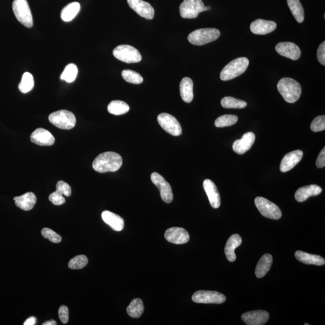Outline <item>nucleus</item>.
I'll use <instances>...</instances> for the list:
<instances>
[{"label": "nucleus", "mask_w": 325, "mask_h": 325, "mask_svg": "<svg viewBox=\"0 0 325 325\" xmlns=\"http://www.w3.org/2000/svg\"><path fill=\"white\" fill-rule=\"evenodd\" d=\"M242 243L241 237L233 235L229 238L225 247V254L229 261L234 262L236 260L235 249Z\"/></svg>", "instance_id": "25"}, {"label": "nucleus", "mask_w": 325, "mask_h": 325, "mask_svg": "<svg viewBox=\"0 0 325 325\" xmlns=\"http://www.w3.org/2000/svg\"><path fill=\"white\" fill-rule=\"evenodd\" d=\"M121 74L122 77L126 82L132 83V84L139 85L144 81V79H143L141 75L136 72L131 71V70H124Z\"/></svg>", "instance_id": "37"}, {"label": "nucleus", "mask_w": 325, "mask_h": 325, "mask_svg": "<svg viewBox=\"0 0 325 325\" xmlns=\"http://www.w3.org/2000/svg\"><path fill=\"white\" fill-rule=\"evenodd\" d=\"M179 90L182 100L187 103H191L194 99V83L192 80L189 77L182 79Z\"/></svg>", "instance_id": "27"}, {"label": "nucleus", "mask_w": 325, "mask_h": 325, "mask_svg": "<svg viewBox=\"0 0 325 325\" xmlns=\"http://www.w3.org/2000/svg\"><path fill=\"white\" fill-rule=\"evenodd\" d=\"M42 235L44 238H47L51 242L58 243L62 240L61 236L54 232V231L48 228L43 229L41 231Z\"/></svg>", "instance_id": "39"}, {"label": "nucleus", "mask_w": 325, "mask_h": 325, "mask_svg": "<svg viewBox=\"0 0 325 325\" xmlns=\"http://www.w3.org/2000/svg\"><path fill=\"white\" fill-rule=\"evenodd\" d=\"M144 303L139 298L134 299L127 308V313L132 318H139L144 313Z\"/></svg>", "instance_id": "30"}, {"label": "nucleus", "mask_w": 325, "mask_h": 325, "mask_svg": "<svg viewBox=\"0 0 325 325\" xmlns=\"http://www.w3.org/2000/svg\"><path fill=\"white\" fill-rule=\"evenodd\" d=\"M303 152L301 150L293 151L292 152L287 153L283 157L280 165V171L282 173L289 171L295 167L301 162L303 157Z\"/></svg>", "instance_id": "19"}, {"label": "nucleus", "mask_w": 325, "mask_h": 325, "mask_svg": "<svg viewBox=\"0 0 325 325\" xmlns=\"http://www.w3.org/2000/svg\"><path fill=\"white\" fill-rule=\"evenodd\" d=\"M311 130L313 132L324 131L325 130V116L316 117L311 124Z\"/></svg>", "instance_id": "40"}, {"label": "nucleus", "mask_w": 325, "mask_h": 325, "mask_svg": "<svg viewBox=\"0 0 325 325\" xmlns=\"http://www.w3.org/2000/svg\"><path fill=\"white\" fill-rule=\"evenodd\" d=\"M35 85L33 75L29 72H25L22 75V81H21L18 88L20 92L23 93H27L33 89Z\"/></svg>", "instance_id": "33"}, {"label": "nucleus", "mask_w": 325, "mask_h": 325, "mask_svg": "<svg viewBox=\"0 0 325 325\" xmlns=\"http://www.w3.org/2000/svg\"><path fill=\"white\" fill-rule=\"evenodd\" d=\"M275 49L280 55L297 61L300 58L301 51L299 46L290 42H284L278 43Z\"/></svg>", "instance_id": "14"}, {"label": "nucleus", "mask_w": 325, "mask_h": 325, "mask_svg": "<svg viewBox=\"0 0 325 325\" xmlns=\"http://www.w3.org/2000/svg\"><path fill=\"white\" fill-rule=\"evenodd\" d=\"M305 325H309V324H305Z\"/></svg>", "instance_id": "48"}, {"label": "nucleus", "mask_w": 325, "mask_h": 325, "mask_svg": "<svg viewBox=\"0 0 325 325\" xmlns=\"http://www.w3.org/2000/svg\"><path fill=\"white\" fill-rule=\"evenodd\" d=\"M122 158L118 153L103 152L97 156L92 163L93 170L100 173L116 172L122 165Z\"/></svg>", "instance_id": "1"}, {"label": "nucleus", "mask_w": 325, "mask_h": 325, "mask_svg": "<svg viewBox=\"0 0 325 325\" xmlns=\"http://www.w3.org/2000/svg\"><path fill=\"white\" fill-rule=\"evenodd\" d=\"M296 259L299 261L303 262L305 264H313L316 266H323L325 263V260L323 257L317 255L310 254L306 252L297 251L295 254Z\"/></svg>", "instance_id": "26"}, {"label": "nucleus", "mask_w": 325, "mask_h": 325, "mask_svg": "<svg viewBox=\"0 0 325 325\" xmlns=\"http://www.w3.org/2000/svg\"><path fill=\"white\" fill-rule=\"evenodd\" d=\"M241 319L248 325H262L269 321V314L264 310L249 311L243 314Z\"/></svg>", "instance_id": "15"}, {"label": "nucleus", "mask_w": 325, "mask_h": 325, "mask_svg": "<svg viewBox=\"0 0 325 325\" xmlns=\"http://www.w3.org/2000/svg\"><path fill=\"white\" fill-rule=\"evenodd\" d=\"M192 300L198 303L220 304L225 303L226 297L223 294L214 291L200 290L194 294Z\"/></svg>", "instance_id": "11"}, {"label": "nucleus", "mask_w": 325, "mask_h": 325, "mask_svg": "<svg viewBox=\"0 0 325 325\" xmlns=\"http://www.w3.org/2000/svg\"><path fill=\"white\" fill-rule=\"evenodd\" d=\"M322 192L321 187L315 184L302 187L296 191L295 199L298 202H303L305 201L309 197L321 194Z\"/></svg>", "instance_id": "22"}, {"label": "nucleus", "mask_w": 325, "mask_h": 325, "mask_svg": "<svg viewBox=\"0 0 325 325\" xmlns=\"http://www.w3.org/2000/svg\"><path fill=\"white\" fill-rule=\"evenodd\" d=\"M49 121L60 129L71 130L76 124V118L68 110H61L49 114Z\"/></svg>", "instance_id": "6"}, {"label": "nucleus", "mask_w": 325, "mask_h": 325, "mask_svg": "<svg viewBox=\"0 0 325 325\" xmlns=\"http://www.w3.org/2000/svg\"><path fill=\"white\" fill-rule=\"evenodd\" d=\"M316 166L318 168H323L325 166V148L322 150L317 157Z\"/></svg>", "instance_id": "45"}, {"label": "nucleus", "mask_w": 325, "mask_h": 325, "mask_svg": "<svg viewBox=\"0 0 325 325\" xmlns=\"http://www.w3.org/2000/svg\"><path fill=\"white\" fill-rule=\"evenodd\" d=\"M249 61L246 57H239L233 60L223 67L220 78L222 81H229L240 76L246 71Z\"/></svg>", "instance_id": "3"}, {"label": "nucleus", "mask_w": 325, "mask_h": 325, "mask_svg": "<svg viewBox=\"0 0 325 325\" xmlns=\"http://www.w3.org/2000/svg\"><path fill=\"white\" fill-rule=\"evenodd\" d=\"M36 322H37V319L36 317H30L24 322V325H34L36 324Z\"/></svg>", "instance_id": "46"}, {"label": "nucleus", "mask_w": 325, "mask_h": 325, "mask_svg": "<svg viewBox=\"0 0 325 325\" xmlns=\"http://www.w3.org/2000/svg\"><path fill=\"white\" fill-rule=\"evenodd\" d=\"M277 27L276 23L272 21L259 19L252 22L250 29L256 35H264L274 32Z\"/></svg>", "instance_id": "20"}, {"label": "nucleus", "mask_w": 325, "mask_h": 325, "mask_svg": "<svg viewBox=\"0 0 325 325\" xmlns=\"http://www.w3.org/2000/svg\"><path fill=\"white\" fill-rule=\"evenodd\" d=\"M113 56L119 61L127 64L137 63L141 61L142 55L133 46L121 45L117 46L113 51Z\"/></svg>", "instance_id": "8"}, {"label": "nucleus", "mask_w": 325, "mask_h": 325, "mask_svg": "<svg viewBox=\"0 0 325 325\" xmlns=\"http://www.w3.org/2000/svg\"><path fill=\"white\" fill-rule=\"evenodd\" d=\"M102 219L107 224L110 226L113 230L121 231L124 227V220L123 218L110 211H104L101 215Z\"/></svg>", "instance_id": "23"}, {"label": "nucleus", "mask_w": 325, "mask_h": 325, "mask_svg": "<svg viewBox=\"0 0 325 325\" xmlns=\"http://www.w3.org/2000/svg\"><path fill=\"white\" fill-rule=\"evenodd\" d=\"M317 59L322 65H325V42H323L317 49Z\"/></svg>", "instance_id": "44"}, {"label": "nucleus", "mask_w": 325, "mask_h": 325, "mask_svg": "<svg viewBox=\"0 0 325 325\" xmlns=\"http://www.w3.org/2000/svg\"><path fill=\"white\" fill-rule=\"evenodd\" d=\"M108 110L109 113L114 115H122L128 112L130 107L124 101L114 100L109 104Z\"/></svg>", "instance_id": "32"}, {"label": "nucleus", "mask_w": 325, "mask_h": 325, "mask_svg": "<svg viewBox=\"0 0 325 325\" xmlns=\"http://www.w3.org/2000/svg\"><path fill=\"white\" fill-rule=\"evenodd\" d=\"M220 35V31L217 28H201L190 33L187 39L193 45L201 46L217 40Z\"/></svg>", "instance_id": "4"}, {"label": "nucleus", "mask_w": 325, "mask_h": 325, "mask_svg": "<svg viewBox=\"0 0 325 325\" xmlns=\"http://www.w3.org/2000/svg\"><path fill=\"white\" fill-rule=\"evenodd\" d=\"M203 187L210 205L214 209H218L220 207L221 201L219 192L217 186L212 180L207 179L204 181Z\"/></svg>", "instance_id": "21"}, {"label": "nucleus", "mask_w": 325, "mask_h": 325, "mask_svg": "<svg viewBox=\"0 0 325 325\" xmlns=\"http://www.w3.org/2000/svg\"><path fill=\"white\" fill-rule=\"evenodd\" d=\"M30 140L34 144L40 146H51L55 142V138L50 132L43 128L35 130L31 134Z\"/></svg>", "instance_id": "17"}, {"label": "nucleus", "mask_w": 325, "mask_h": 325, "mask_svg": "<svg viewBox=\"0 0 325 325\" xmlns=\"http://www.w3.org/2000/svg\"><path fill=\"white\" fill-rule=\"evenodd\" d=\"M221 105L225 108H243L247 106V103L233 97H226L221 100Z\"/></svg>", "instance_id": "34"}, {"label": "nucleus", "mask_w": 325, "mask_h": 325, "mask_svg": "<svg viewBox=\"0 0 325 325\" xmlns=\"http://www.w3.org/2000/svg\"><path fill=\"white\" fill-rule=\"evenodd\" d=\"M166 240L173 244H184L188 242L190 236L188 232L183 228L173 227L168 229L165 234Z\"/></svg>", "instance_id": "16"}, {"label": "nucleus", "mask_w": 325, "mask_h": 325, "mask_svg": "<svg viewBox=\"0 0 325 325\" xmlns=\"http://www.w3.org/2000/svg\"><path fill=\"white\" fill-rule=\"evenodd\" d=\"M57 323L55 321H54V320H51V321H49L47 322H45V323H43V325H56Z\"/></svg>", "instance_id": "47"}, {"label": "nucleus", "mask_w": 325, "mask_h": 325, "mask_svg": "<svg viewBox=\"0 0 325 325\" xmlns=\"http://www.w3.org/2000/svg\"><path fill=\"white\" fill-rule=\"evenodd\" d=\"M238 121V117L233 114H224L216 119L215 125L218 128L232 126Z\"/></svg>", "instance_id": "35"}, {"label": "nucleus", "mask_w": 325, "mask_h": 325, "mask_svg": "<svg viewBox=\"0 0 325 325\" xmlns=\"http://www.w3.org/2000/svg\"><path fill=\"white\" fill-rule=\"evenodd\" d=\"M59 316L63 324H66L69 321V310L66 306L62 305L59 309Z\"/></svg>", "instance_id": "43"}, {"label": "nucleus", "mask_w": 325, "mask_h": 325, "mask_svg": "<svg viewBox=\"0 0 325 325\" xmlns=\"http://www.w3.org/2000/svg\"><path fill=\"white\" fill-rule=\"evenodd\" d=\"M87 257L83 256V255H80V256L75 257L70 260L68 266L71 269H81L87 266Z\"/></svg>", "instance_id": "38"}, {"label": "nucleus", "mask_w": 325, "mask_h": 325, "mask_svg": "<svg viewBox=\"0 0 325 325\" xmlns=\"http://www.w3.org/2000/svg\"><path fill=\"white\" fill-rule=\"evenodd\" d=\"M49 200L55 205H63L66 201L63 195L57 193L56 191L49 195Z\"/></svg>", "instance_id": "42"}, {"label": "nucleus", "mask_w": 325, "mask_h": 325, "mask_svg": "<svg viewBox=\"0 0 325 325\" xmlns=\"http://www.w3.org/2000/svg\"><path fill=\"white\" fill-rule=\"evenodd\" d=\"M211 10V7L205 6L202 0H184L179 6V13L182 18L194 19L201 12Z\"/></svg>", "instance_id": "5"}, {"label": "nucleus", "mask_w": 325, "mask_h": 325, "mask_svg": "<svg viewBox=\"0 0 325 325\" xmlns=\"http://www.w3.org/2000/svg\"><path fill=\"white\" fill-rule=\"evenodd\" d=\"M255 204L261 214L270 219L278 220L282 217V212L276 204L262 197H257Z\"/></svg>", "instance_id": "9"}, {"label": "nucleus", "mask_w": 325, "mask_h": 325, "mask_svg": "<svg viewBox=\"0 0 325 325\" xmlns=\"http://www.w3.org/2000/svg\"><path fill=\"white\" fill-rule=\"evenodd\" d=\"M129 6L140 17L147 20H152L154 17V9L149 2L143 0H127Z\"/></svg>", "instance_id": "13"}, {"label": "nucleus", "mask_w": 325, "mask_h": 325, "mask_svg": "<svg viewBox=\"0 0 325 325\" xmlns=\"http://www.w3.org/2000/svg\"><path fill=\"white\" fill-rule=\"evenodd\" d=\"M157 121L162 128L168 133L174 136H180L182 128L180 124L175 117L170 114L163 113L157 117Z\"/></svg>", "instance_id": "10"}, {"label": "nucleus", "mask_w": 325, "mask_h": 325, "mask_svg": "<svg viewBox=\"0 0 325 325\" xmlns=\"http://www.w3.org/2000/svg\"><path fill=\"white\" fill-rule=\"evenodd\" d=\"M256 136L252 132H246L240 139L236 140L233 145L234 152L238 154H243L248 152L254 145Z\"/></svg>", "instance_id": "18"}, {"label": "nucleus", "mask_w": 325, "mask_h": 325, "mask_svg": "<svg viewBox=\"0 0 325 325\" xmlns=\"http://www.w3.org/2000/svg\"><path fill=\"white\" fill-rule=\"evenodd\" d=\"M272 262L273 258L271 255L266 254L262 256L256 266V272H255L256 277L259 278L264 277L269 271Z\"/></svg>", "instance_id": "28"}, {"label": "nucleus", "mask_w": 325, "mask_h": 325, "mask_svg": "<svg viewBox=\"0 0 325 325\" xmlns=\"http://www.w3.org/2000/svg\"><path fill=\"white\" fill-rule=\"evenodd\" d=\"M77 74L78 68L76 65L73 64H69L65 67L61 79L67 83H72L76 79Z\"/></svg>", "instance_id": "36"}, {"label": "nucleus", "mask_w": 325, "mask_h": 325, "mask_svg": "<svg viewBox=\"0 0 325 325\" xmlns=\"http://www.w3.org/2000/svg\"><path fill=\"white\" fill-rule=\"evenodd\" d=\"M153 184L160 190L161 197L166 203L170 204L173 201V196L171 186L163 176L157 173H153L151 176Z\"/></svg>", "instance_id": "12"}, {"label": "nucleus", "mask_w": 325, "mask_h": 325, "mask_svg": "<svg viewBox=\"0 0 325 325\" xmlns=\"http://www.w3.org/2000/svg\"><path fill=\"white\" fill-rule=\"evenodd\" d=\"M287 4L295 20L299 23L303 22L304 21V10L300 0H287Z\"/></svg>", "instance_id": "31"}, {"label": "nucleus", "mask_w": 325, "mask_h": 325, "mask_svg": "<svg viewBox=\"0 0 325 325\" xmlns=\"http://www.w3.org/2000/svg\"><path fill=\"white\" fill-rule=\"evenodd\" d=\"M56 192L62 195H65V196L69 197L71 196L72 191L71 187L68 184L65 183L63 181H59L57 183Z\"/></svg>", "instance_id": "41"}, {"label": "nucleus", "mask_w": 325, "mask_h": 325, "mask_svg": "<svg viewBox=\"0 0 325 325\" xmlns=\"http://www.w3.org/2000/svg\"><path fill=\"white\" fill-rule=\"evenodd\" d=\"M15 205L24 211H29L35 206L37 198L32 192H28L22 196L15 197Z\"/></svg>", "instance_id": "24"}, {"label": "nucleus", "mask_w": 325, "mask_h": 325, "mask_svg": "<svg viewBox=\"0 0 325 325\" xmlns=\"http://www.w3.org/2000/svg\"><path fill=\"white\" fill-rule=\"evenodd\" d=\"M277 89L285 101L289 103L296 102L302 93L301 85L291 78H282L278 82Z\"/></svg>", "instance_id": "2"}, {"label": "nucleus", "mask_w": 325, "mask_h": 325, "mask_svg": "<svg viewBox=\"0 0 325 325\" xmlns=\"http://www.w3.org/2000/svg\"><path fill=\"white\" fill-rule=\"evenodd\" d=\"M80 4L78 2H71L62 10L61 18L65 22H71L79 14Z\"/></svg>", "instance_id": "29"}, {"label": "nucleus", "mask_w": 325, "mask_h": 325, "mask_svg": "<svg viewBox=\"0 0 325 325\" xmlns=\"http://www.w3.org/2000/svg\"><path fill=\"white\" fill-rule=\"evenodd\" d=\"M15 16L21 24L31 28L33 25L32 12L27 0H14L12 4Z\"/></svg>", "instance_id": "7"}]
</instances>
